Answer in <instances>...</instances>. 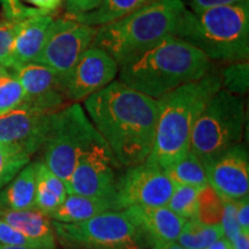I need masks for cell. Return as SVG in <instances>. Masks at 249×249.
<instances>
[{
  "label": "cell",
  "mask_w": 249,
  "mask_h": 249,
  "mask_svg": "<svg viewBox=\"0 0 249 249\" xmlns=\"http://www.w3.org/2000/svg\"><path fill=\"white\" fill-rule=\"evenodd\" d=\"M53 20V14L38 12L21 21L9 55L11 73L15 68L37 60Z\"/></svg>",
  "instance_id": "17"
},
{
  "label": "cell",
  "mask_w": 249,
  "mask_h": 249,
  "mask_svg": "<svg viewBox=\"0 0 249 249\" xmlns=\"http://www.w3.org/2000/svg\"><path fill=\"white\" fill-rule=\"evenodd\" d=\"M36 9L48 14H53L61 7L64 0H23Z\"/></svg>",
  "instance_id": "36"
},
{
  "label": "cell",
  "mask_w": 249,
  "mask_h": 249,
  "mask_svg": "<svg viewBox=\"0 0 249 249\" xmlns=\"http://www.w3.org/2000/svg\"><path fill=\"white\" fill-rule=\"evenodd\" d=\"M207 249H234V247H233V245L227 240L225 236H223V238L214 241L213 245H210Z\"/></svg>",
  "instance_id": "38"
},
{
  "label": "cell",
  "mask_w": 249,
  "mask_h": 249,
  "mask_svg": "<svg viewBox=\"0 0 249 249\" xmlns=\"http://www.w3.org/2000/svg\"><path fill=\"white\" fill-rule=\"evenodd\" d=\"M223 201H224V213H223L220 226H222L223 229L224 236H225L227 240L232 244L241 231H240V227L238 225V222H236L234 201H231V200H223Z\"/></svg>",
  "instance_id": "30"
},
{
  "label": "cell",
  "mask_w": 249,
  "mask_h": 249,
  "mask_svg": "<svg viewBox=\"0 0 249 249\" xmlns=\"http://www.w3.org/2000/svg\"><path fill=\"white\" fill-rule=\"evenodd\" d=\"M232 245L234 249H249V233L241 231Z\"/></svg>",
  "instance_id": "37"
},
{
  "label": "cell",
  "mask_w": 249,
  "mask_h": 249,
  "mask_svg": "<svg viewBox=\"0 0 249 249\" xmlns=\"http://www.w3.org/2000/svg\"><path fill=\"white\" fill-rule=\"evenodd\" d=\"M103 0H64L67 18L90 13L101 6Z\"/></svg>",
  "instance_id": "33"
},
{
  "label": "cell",
  "mask_w": 249,
  "mask_h": 249,
  "mask_svg": "<svg viewBox=\"0 0 249 249\" xmlns=\"http://www.w3.org/2000/svg\"><path fill=\"white\" fill-rule=\"evenodd\" d=\"M31 155L26 149L0 143V191L30 163Z\"/></svg>",
  "instance_id": "24"
},
{
  "label": "cell",
  "mask_w": 249,
  "mask_h": 249,
  "mask_svg": "<svg viewBox=\"0 0 249 249\" xmlns=\"http://www.w3.org/2000/svg\"><path fill=\"white\" fill-rule=\"evenodd\" d=\"M148 249H166L164 246H152V247L148 248Z\"/></svg>",
  "instance_id": "42"
},
{
  "label": "cell",
  "mask_w": 249,
  "mask_h": 249,
  "mask_svg": "<svg viewBox=\"0 0 249 249\" xmlns=\"http://www.w3.org/2000/svg\"><path fill=\"white\" fill-rule=\"evenodd\" d=\"M200 188L192 186H176L166 207L186 220L195 219L197 194Z\"/></svg>",
  "instance_id": "26"
},
{
  "label": "cell",
  "mask_w": 249,
  "mask_h": 249,
  "mask_svg": "<svg viewBox=\"0 0 249 249\" xmlns=\"http://www.w3.org/2000/svg\"><path fill=\"white\" fill-rule=\"evenodd\" d=\"M36 167L35 161L27 164L13 179L0 191V209H35Z\"/></svg>",
  "instance_id": "20"
},
{
  "label": "cell",
  "mask_w": 249,
  "mask_h": 249,
  "mask_svg": "<svg viewBox=\"0 0 249 249\" xmlns=\"http://www.w3.org/2000/svg\"><path fill=\"white\" fill-rule=\"evenodd\" d=\"M181 1L188 11L193 12V13H197V12L217 7V6L240 4V2L248 1V0H181Z\"/></svg>",
  "instance_id": "34"
},
{
  "label": "cell",
  "mask_w": 249,
  "mask_h": 249,
  "mask_svg": "<svg viewBox=\"0 0 249 249\" xmlns=\"http://www.w3.org/2000/svg\"><path fill=\"white\" fill-rule=\"evenodd\" d=\"M176 185L160 167L142 163L127 167L117 185L116 197L120 210L129 207H165Z\"/></svg>",
  "instance_id": "11"
},
{
  "label": "cell",
  "mask_w": 249,
  "mask_h": 249,
  "mask_svg": "<svg viewBox=\"0 0 249 249\" xmlns=\"http://www.w3.org/2000/svg\"><path fill=\"white\" fill-rule=\"evenodd\" d=\"M24 103V91L17 77L9 73L0 77V114L13 110Z\"/></svg>",
  "instance_id": "28"
},
{
  "label": "cell",
  "mask_w": 249,
  "mask_h": 249,
  "mask_svg": "<svg viewBox=\"0 0 249 249\" xmlns=\"http://www.w3.org/2000/svg\"><path fill=\"white\" fill-rule=\"evenodd\" d=\"M12 74L23 88V104L46 111H57L68 102L60 76L45 65L29 62L15 68Z\"/></svg>",
  "instance_id": "15"
},
{
  "label": "cell",
  "mask_w": 249,
  "mask_h": 249,
  "mask_svg": "<svg viewBox=\"0 0 249 249\" xmlns=\"http://www.w3.org/2000/svg\"><path fill=\"white\" fill-rule=\"evenodd\" d=\"M224 201L210 185L200 188L197 194V209L195 219L209 226H218L222 223Z\"/></svg>",
  "instance_id": "25"
},
{
  "label": "cell",
  "mask_w": 249,
  "mask_h": 249,
  "mask_svg": "<svg viewBox=\"0 0 249 249\" xmlns=\"http://www.w3.org/2000/svg\"><path fill=\"white\" fill-rule=\"evenodd\" d=\"M107 211H121L116 198L68 194L49 217L60 223H79Z\"/></svg>",
  "instance_id": "19"
},
{
  "label": "cell",
  "mask_w": 249,
  "mask_h": 249,
  "mask_svg": "<svg viewBox=\"0 0 249 249\" xmlns=\"http://www.w3.org/2000/svg\"><path fill=\"white\" fill-rule=\"evenodd\" d=\"M214 66L198 49L169 36L119 67V82L158 99L186 83L207 75Z\"/></svg>",
  "instance_id": "2"
},
{
  "label": "cell",
  "mask_w": 249,
  "mask_h": 249,
  "mask_svg": "<svg viewBox=\"0 0 249 249\" xmlns=\"http://www.w3.org/2000/svg\"><path fill=\"white\" fill-rule=\"evenodd\" d=\"M54 111L22 104L0 114V143L26 149L33 156L42 150Z\"/></svg>",
  "instance_id": "13"
},
{
  "label": "cell",
  "mask_w": 249,
  "mask_h": 249,
  "mask_svg": "<svg viewBox=\"0 0 249 249\" xmlns=\"http://www.w3.org/2000/svg\"><path fill=\"white\" fill-rule=\"evenodd\" d=\"M0 249H43V248H36V247H23V246H7L0 244Z\"/></svg>",
  "instance_id": "39"
},
{
  "label": "cell",
  "mask_w": 249,
  "mask_h": 249,
  "mask_svg": "<svg viewBox=\"0 0 249 249\" xmlns=\"http://www.w3.org/2000/svg\"><path fill=\"white\" fill-rule=\"evenodd\" d=\"M210 185L223 200L236 201L248 196L249 157L242 143L203 164Z\"/></svg>",
  "instance_id": "14"
},
{
  "label": "cell",
  "mask_w": 249,
  "mask_h": 249,
  "mask_svg": "<svg viewBox=\"0 0 249 249\" xmlns=\"http://www.w3.org/2000/svg\"><path fill=\"white\" fill-rule=\"evenodd\" d=\"M164 247L166 249H185L183 247H181L178 242H172V244H167L164 245Z\"/></svg>",
  "instance_id": "40"
},
{
  "label": "cell",
  "mask_w": 249,
  "mask_h": 249,
  "mask_svg": "<svg viewBox=\"0 0 249 249\" xmlns=\"http://www.w3.org/2000/svg\"><path fill=\"white\" fill-rule=\"evenodd\" d=\"M220 88L219 71L213 68L202 79L180 86L158 98L155 141L145 163L165 170L183 157L189 151L196 120Z\"/></svg>",
  "instance_id": "3"
},
{
  "label": "cell",
  "mask_w": 249,
  "mask_h": 249,
  "mask_svg": "<svg viewBox=\"0 0 249 249\" xmlns=\"http://www.w3.org/2000/svg\"><path fill=\"white\" fill-rule=\"evenodd\" d=\"M21 21H0V65L9 71V55Z\"/></svg>",
  "instance_id": "29"
},
{
  "label": "cell",
  "mask_w": 249,
  "mask_h": 249,
  "mask_svg": "<svg viewBox=\"0 0 249 249\" xmlns=\"http://www.w3.org/2000/svg\"><path fill=\"white\" fill-rule=\"evenodd\" d=\"M0 6L2 8L5 20L8 21H22L40 12L38 9L23 5L20 0H0Z\"/></svg>",
  "instance_id": "31"
},
{
  "label": "cell",
  "mask_w": 249,
  "mask_h": 249,
  "mask_svg": "<svg viewBox=\"0 0 249 249\" xmlns=\"http://www.w3.org/2000/svg\"><path fill=\"white\" fill-rule=\"evenodd\" d=\"M96 33L97 27L80 23L71 18H54L44 48L35 62L53 70L62 81L81 55L92 46Z\"/></svg>",
  "instance_id": "10"
},
{
  "label": "cell",
  "mask_w": 249,
  "mask_h": 249,
  "mask_svg": "<svg viewBox=\"0 0 249 249\" xmlns=\"http://www.w3.org/2000/svg\"><path fill=\"white\" fill-rule=\"evenodd\" d=\"M85 111L121 166L144 163L155 141L157 99L116 81L85 99Z\"/></svg>",
  "instance_id": "1"
},
{
  "label": "cell",
  "mask_w": 249,
  "mask_h": 249,
  "mask_svg": "<svg viewBox=\"0 0 249 249\" xmlns=\"http://www.w3.org/2000/svg\"><path fill=\"white\" fill-rule=\"evenodd\" d=\"M163 171L176 186H192L202 188L208 185L203 164L191 151Z\"/></svg>",
  "instance_id": "22"
},
{
  "label": "cell",
  "mask_w": 249,
  "mask_h": 249,
  "mask_svg": "<svg viewBox=\"0 0 249 249\" xmlns=\"http://www.w3.org/2000/svg\"><path fill=\"white\" fill-rule=\"evenodd\" d=\"M245 104L240 96L220 88L207 103L193 128L189 151L202 164L241 143Z\"/></svg>",
  "instance_id": "6"
},
{
  "label": "cell",
  "mask_w": 249,
  "mask_h": 249,
  "mask_svg": "<svg viewBox=\"0 0 249 249\" xmlns=\"http://www.w3.org/2000/svg\"><path fill=\"white\" fill-rule=\"evenodd\" d=\"M154 0H103L101 6L90 13L71 18L77 22L92 27H101L132 13Z\"/></svg>",
  "instance_id": "21"
},
{
  "label": "cell",
  "mask_w": 249,
  "mask_h": 249,
  "mask_svg": "<svg viewBox=\"0 0 249 249\" xmlns=\"http://www.w3.org/2000/svg\"><path fill=\"white\" fill-rule=\"evenodd\" d=\"M119 66L107 52L90 46L62 80L68 102L79 103L110 85Z\"/></svg>",
  "instance_id": "12"
},
{
  "label": "cell",
  "mask_w": 249,
  "mask_h": 249,
  "mask_svg": "<svg viewBox=\"0 0 249 249\" xmlns=\"http://www.w3.org/2000/svg\"><path fill=\"white\" fill-rule=\"evenodd\" d=\"M59 244L64 249H148L141 231L124 211H107L79 223L52 220Z\"/></svg>",
  "instance_id": "7"
},
{
  "label": "cell",
  "mask_w": 249,
  "mask_h": 249,
  "mask_svg": "<svg viewBox=\"0 0 249 249\" xmlns=\"http://www.w3.org/2000/svg\"><path fill=\"white\" fill-rule=\"evenodd\" d=\"M0 244L7 246H23V247L39 248L36 242L27 238L26 235L18 232L17 229H14L9 224L5 223L4 220H0Z\"/></svg>",
  "instance_id": "32"
},
{
  "label": "cell",
  "mask_w": 249,
  "mask_h": 249,
  "mask_svg": "<svg viewBox=\"0 0 249 249\" xmlns=\"http://www.w3.org/2000/svg\"><path fill=\"white\" fill-rule=\"evenodd\" d=\"M98 135L88 114L79 103L65 105L52 113L45 142L43 163L67 185L79 155Z\"/></svg>",
  "instance_id": "8"
},
{
  "label": "cell",
  "mask_w": 249,
  "mask_h": 249,
  "mask_svg": "<svg viewBox=\"0 0 249 249\" xmlns=\"http://www.w3.org/2000/svg\"><path fill=\"white\" fill-rule=\"evenodd\" d=\"M235 217L240 231L249 233V198L248 196L234 201Z\"/></svg>",
  "instance_id": "35"
},
{
  "label": "cell",
  "mask_w": 249,
  "mask_h": 249,
  "mask_svg": "<svg viewBox=\"0 0 249 249\" xmlns=\"http://www.w3.org/2000/svg\"><path fill=\"white\" fill-rule=\"evenodd\" d=\"M123 166L118 163L101 135L77 157L66 188L68 194L116 198L117 185Z\"/></svg>",
  "instance_id": "9"
},
{
  "label": "cell",
  "mask_w": 249,
  "mask_h": 249,
  "mask_svg": "<svg viewBox=\"0 0 249 249\" xmlns=\"http://www.w3.org/2000/svg\"><path fill=\"white\" fill-rule=\"evenodd\" d=\"M0 220H4L36 242L39 248L57 249V239L52 220L40 211L36 209L20 211L0 209Z\"/></svg>",
  "instance_id": "18"
},
{
  "label": "cell",
  "mask_w": 249,
  "mask_h": 249,
  "mask_svg": "<svg viewBox=\"0 0 249 249\" xmlns=\"http://www.w3.org/2000/svg\"><path fill=\"white\" fill-rule=\"evenodd\" d=\"M130 222L141 231L149 244L164 246L176 242L186 220L165 207L134 205L123 210Z\"/></svg>",
  "instance_id": "16"
},
{
  "label": "cell",
  "mask_w": 249,
  "mask_h": 249,
  "mask_svg": "<svg viewBox=\"0 0 249 249\" xmlns=\"http://www.w3.org/2000/svg\"><path fill=\"white\" fill-rule=\"evenodd\" d=\"M176 37L198 49L211 61H247L249 1L193 13L186 9Z\"/></svg>",
  "instance_id": "5"
},
{
  "label": "cell",
  "mask_w": 249,
  "mask_h": 249,
  "mask_svg": "<svg viewBox=\"0 0 249 249\" xmlns=\"http://www.w3.org/2000/svg\"><path fill=\"white\" fill-rule=\"evenodd\" d=\"M222 88L236 96L247 92L249 86V65L247 61L230 62L219 71Z\"/></svg>",
  "instance_id": "27"
},
{
  "label": "cell",
  "mask_w": 249,
  "mask_h": 249,
  "mask_svg": "<svg viewBox=\"0 0 249 249\" xmlns=\"http://www.w3.org/2000/svg\"><path fill=\"white\" fill-rule=\"evenodd\" d=\"M222 226L204 225L196 219L187 220L176 242L185 249H207L218 239L223 238Z\"/></svg>",
  "instance_id": "23"
},
{
  "label": "cell",
  "mask_w": 249,
  "mask_h": 249,
  "mask_svg": "<svg viewBox=\"0 0 249 249\" xmlns=\"http://www.w3.org/2000/svg\"><path fill=\"white\" fill-rule=\"evenodd\" d=\"M9 73H11V71H9L7 68L2 66V65H0V77L6 75V74H9Z\"/></svg>",
  "instance_id": "41"
},
{
  "label": "cell",
  "mask_w": 249,
  "mask_h": 249,
  "mask_svg": "<svg viewBox=\"0 0 249 249\" xmlns=\"http://www.w3.org/2000/svg\"><path fill=\"white\" fill-rule=\"evenodd\" d=\"M186 9L181 0H154L118 20L97 27L92 45L107 52L120 67L161 39L176 36Z\"/></svg>",
  "instance_id": "4"
}]
</instances>
